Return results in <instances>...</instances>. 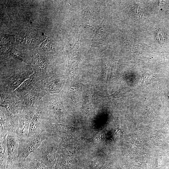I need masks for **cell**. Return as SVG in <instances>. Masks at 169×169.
Listing matches in <instances>:
<instances>
[{"label":"cell","mask_w":169,"mask_h":169,"mask_svg":"<svg viewBox=\"0 0 169 169\" xmlns=\"http://www.w3.org/2000/svg\"><path fill=\"white\" fill-rule=\"evenodd\" d=\"M52 94H47L41 100L42 109L47 120L52 123L67 121L70 115L61 101Z\"/></svg>","instance_id":"1"},{"label":"cell","mask_w":169,"mask_h":169,"mask_svg":"<svg viewBox=\"0 0 169 169\" xmlns=\"http://www.w3.org/2000/svg\"><path fill=\"white\" fill-rule=\"evenodd\" d=\"M42 142L34 152L31 153L27 158L39 161L48 167L53 164L58 149L55 138L49 136Z\"/></svg>","instance_id":"2"},{"label":"cell","mask_w":169,"mask_h":169,"mask_svg":"<svg viewBox=\"0 0 169 169\" xmlns=\"http://www.w3.org/2000/svg\"><path fill=\"white\" fill-rule=\"evenodd\" d=\"M36 103L31 106H23L17 115L18 125L15 132L19 141L24 140L28 137L30 124L35 110Z\"/></svg>","instance_id":"3"},{"label":"cell","mask_w":169,"mask_h":169,"mask_svg":"<svg viewBox=\"0 0 169 169\" xmlns=\"http://www.w3.org/2000/svg\"><path fill=\"white\" fill-rule=\"evenodd\" d=\"M48 136L47 134L44 130L33 140L19 141L17 163L25 162L28 156L38 149L42 141Z\"/></svg>","instance_id":"4"},{"label":"cell","mask_w":169,"mask_h":169,"mask_svg":"<svg viewBox=\"0 0 169 169\" xmlns=\"http://www.w3.org/2000/svg\"><path fill=\"white\" fill-rule=\"evenodd\" d=\"M47 120L40 100L36 103V108L30 124L28 135L24 140H32L37 137L44 130L45 124Z\"/></svg>","instance_id":"5"},{"label":"cell","mask_w":169,"mask_h":169,"mask_svg":"<svg viewBox=\"0 0 169 169\" xmlns=\"http://www.w3.org/2000/svg\"><path fill=\"white\" fill-rule=\"evenodd\" d=\"M34 73L28 67L4 79L1 81V91L12 93Z\"/></svg>","instance_id":"6"},{"label":"cell","mask_w":169,"mask_h":169,"mask_svg":"<svg viewBox=\"0 0 169 169\" xmlns=\"http://www.w3.org/2000/svg\"><path fill=\"white\" fill-rule=\"evenodd\" d=\"M18 125L17 115L9 113L0 107V139L12 132L15 131Z\"/></svg>","instance_id":"7"},{"label":"cell","mask_w":169,"mask_h":169,"mask_svg":"<svg viewBox=\"0 0 169 169\" xmlns=\"http://www.w3.org/2000/svg\"><path fill=\"white\" fill-rule=\"evenodd\" d=\"M19 140L15 131L8 133L7 137L6 148L8 160L6 169H10L17 163Z\"/></svg>","instance_id":"8"},{"label":"cell","mask_w":169,"mask_h":169,"mask_svg":"<svg viewBox=\"0 0 169 169\" xmlns=\"http://www.w3.org/2000/svg\"><path fill=\"white\" fill-rule=\"evenodd\" d=\"M32 63L35 73L39 80H45L52 75L49 70V62L46 58L39 53L32 56Z\"/></svg>","instance_id":"9"},{"label":"cell","mask_w":169,"mask_h":169,"mask_svg":"<svg viewBox=\"0 0 169 169\" xmlns=\"http://www.w3.org/2000/svg\"><path fill=\"white\" fill-rule=\"evenodd\" d=\"M44 90L42 80H39L33 89L20 100L23 106L33 105L47 94Z\"/></svg>","instance_id":"10"},{"label":"cell","mask_w":169,"mask_h":169,"mask_svg":"<svg viewBox=\"0 0 169 169\" xmlns=\"http://www.w3.org/2000/svg\"><path fill=\"white\" fill-rule=\"evenodd\" d=\"M39 80L36 74L34 73L13 92L12 93L20 100L33 89Z\"/></svg>","instance_id":"11"},{"label":"cell","mask_w":169,"mask_h":169,"mask_svg":"<svg viewBox=\"0 0 169 169\" xmlns=\"http://www.w3.org/2000/svg\"><path fill=\"white\" fill-rule=\"evenodd\" d=\"M42 81L44 88L48 94L59 91L63 85L62 80L60 78L53 76Z\"/></svg>","instance_id":"12"},{"label":"cell","mask_w":169,"mask_h":169,"mask_svg":"<svg viewBox=\"0 0 169 169\" xmlns=\"http://www.w3.org/2000/svg\"><path fill=\"white\" fill-rule=\"evenodd\" d=\"M7 135L0 139V169H6L8 154L6 148Z\"/></svg>","instance_id":"13"},{"label":"cell","mask_w":169,"mask_h":169,"mask_svg":"<svg viewBox=\"0 0 169 169\" xmlns=\"http://www.w3.org/2000/svg\"><path fill=\"white\" fill-rule=\"evenodd\" d=\"M13 37L12 35L7 34H3L1 38V46H3V49L7 51H9L11 49L13 46L12 41H13Z\"/></svg>","instance_id":"14"},{"label":"cell","mask_w":169,"mask_h":169,"mask_svg":"<svg viewBox=\"0 0 169 169\" xmlns=\"http://www.w3.org/2000/svg\"><path fill=\"white\" fill-rule=\"evenodd\" d=\"M9 53L19 60L24 62L28 64H30V59L26 54L22 53L12 48Z\"/></svg>","instance_id":"15"},{"label":"cell","mask_w":169,"mask_h":169,"mask_svg":"<svg viewBox=\"0 0 169 169\" xmlns=\"http://www.w3.org/2000/svg\"><path fill=\"white\" fill-rule=\"evenodd\" d=\"M17 41L18 43L20 44L24 43V41L26 40V37L23 35H18L17 36Z\"/></svg>","instance_id":"16"},{"label":"cell","mask_w":169,"mask_h":169,"mask_svg":"<svg viewBox=\"0 0 169 169\" xmlns=\"http://www.w3.org/2000/svg\"><path fill=\"white\" fill-rule=\"evenodd\" d=\"M168 96H169V95H168Z\"/></svg>","instance_id":"17"}]
</instances>
